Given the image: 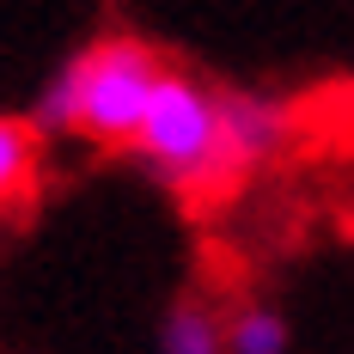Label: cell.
<instances>
[{"label": "cell", "instance_id": "6da1fadb", "mask_svg": "<svg viewBox=\"0 0 354 354\" xmlns=\"http://www.w3.org/2000/svg\"><path fill=\"white\" fill-rule=\"evenodd\" d=\"M73 68H80V141L129 153L171 62L141 37H98L73 49Z\"/></svg>", "mask_w": 354, "mask_h": 354}, {"label": "cell", "instance_id": "7a4b0ae2", "mask_svg": "<svg viewBox=\"0 0 354 354\" xmlns=\"http://www.w3.org/2000/svg\"><path fill=\"white\" fill-rule=\"evenodd\" d=\"M214 147H220V92L208 80L171 68L159 80V98H153V110H147V122H141V135H135L129 153L153 171V183H165L171 196H183L196 177L208 171Z\"/></svg>", "mask_w": 354, "mask_h": 354}, {"label": "cell", "instance_id": "3957f363", "mask_svg": "<svg viewBox=\"0 0 354 354\" xmlns=\"http://www.w3.org/2000/svg\"><path fill=\"white\" fill-rule=\"evenodd\" d=\"M293 129H299V116L281 104V98H269V92H220V153L239 165V171H263V165H275L287 147H293Z\"/></svg>", "mask_w": 354, "mask_h": 354}, {"label": "cell", "instance_id": "277c9868", "mask_svg": "<svg viewBox=\"0 0 354 354\" xmlns=\"http://www.w3.org/2000/svg\"><path fill=\"white\" fill-rule=\"evenodd\" d=\"M159 354H226V318L208 299L177 293L159 318Z\"/></svg>", "mask_w": 354, "mask_h": 354}, {"label": "cell", "instance_id": "5b68a950", "mask_svg": "<svg viewBox=\"0 0 354 354\" xmlns=\"http://www.w3.org/2000/svg\"><path fill=\"white\" fill-rule=\"evenodd\" d=\"M37 159H43V135L31 116H0V208L25 202L37 189Z\"/></svg>", "mask_w": 354, "mask_h": 354}, {"label": "cell", "instance_id": "8992f818", "mask_svg": "<svg viewBox=\"0 0 354 354\" xmlns=\"http://www.w3.org/2000/svg\"><path fill=\"white\" fill-rule=\"evenodd\" d=\"M293 330L275 299H245L226 312V354H287Z\"/></svg>", "mask_w": 354, "mask_h": 354}]
</instances>
